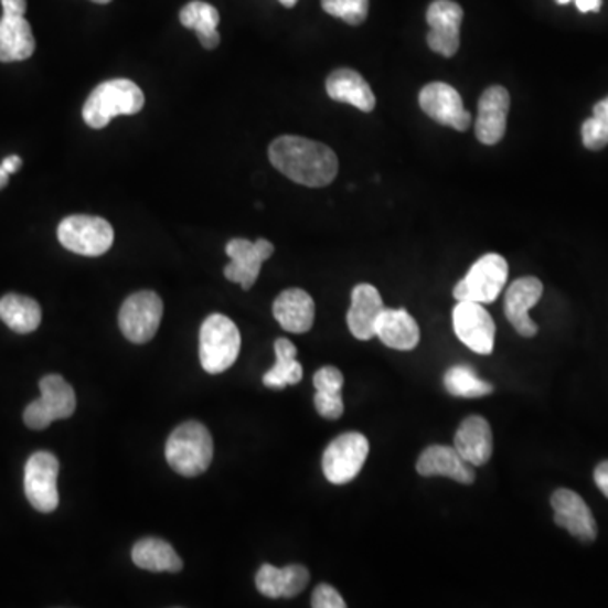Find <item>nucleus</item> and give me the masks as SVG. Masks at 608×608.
Instances as JSON below:
<instances>
[{
  "label": "nucleus",
  "mask_w": 608,
  "mask_h": 608,
  "mask_svg": "<svg viewBox=\"0 0 608 608\" xmlns=\"http://www.w3.org/2000/svg\"><path fill=\"white\" fill-rule=\"evenodd\" d=\"M321 8L346 24L359 25L367 19L369 0H321Z\"/></svg>",
  "instance_id": "31"
},
{
  "label": "nucleus",
  "mask_w": 608,
  "mask_h": 608,
  "mask_svg": "<svg viewBox=\"0 0 608 608\" xmlns=\"http://www.w3.org/2000/svg\"><path fill=\"white\" fill-rule=\"evenodd\" d=\"M314 407L320 413L321 418L324 419H340L342 418L343 399L342 394L340 396H327V394H314Z\"/></svg>",
  "instance_id": "34"
},
{
  "label": "nucleus",
  "mask_w": 608,
  "mask_h": 608,
  "mask_svg": "<svg viewBox=\"0 0 608 608\" xmlns=\"http://www.w3.org/2000/svg\"><path fill=\"white\" fill-rule=\"evenodd\" d=\"M180 21L188 30H193L205 50H215L220 44V34L216 25L220 14L212 4L203 0H193L184 6L180 12Z\"/></svg>",
  "instance_id": "27"
},
{
  "label": "nucleus",
  "mask_w": 608,
  "mask_h": 608,
  "mask_svg": "<svg viewBox=\"0 0 608 608\" xmlns=\"http://www.w3.org/2000/svg\"><path fill=\"white\" fill-rule=\"evenodd\" d=\"M145 94L126 78L100 83L83 105V120L92 129H104L117 116H134L145 107Z\"/></svg>",
  "instance_id": "2"
},
{
  "label": "nucleus",
  "mask_w": 608,
  "mask_h": 608,
  "mask_svg": "<svg viewBox=\"0 0 608 608\" xmlns=\"http://www.w3.org/2000/svg\"><path fill=\"white\" fill-rule=\"evenodd\" d=\"M36 50L33 30L24 15L2 14L0 19V62H24Z\"/></svg>",
  "instance_id": "25"
},
{
  "label": "nucleus",
  "mask_w": 608,
  "mask_h": 608,
  "mask_svg": "<svg viewBox=\"0 0 608 608\" xmlns=\"http://www.w3.org/2000/svg\"><path fill=\"white\" fill-rule=\"evenodd\" d=\"M0 320L15 333H33L41 324V308L33 298L6 295L0 299Z\"/></svg>",
  "instance_id": "28"
},
{
  "label": "nucleus",
  "mask_w": 608,
  "mask_h": 608,
  "mask_svg": "<svg viewBox=\"0 0 608 608\" xmlns=\"http://www.w3.org/2000/svg\"><path fill=\"white\" fill-rule=\"evenodd\" d=\"M41 399L34 401L24 410L28 428L46 429L58 419L73 416L76 409V396L72 385L62 375L51 374L41 378Z\"/></svg>",
  "instance_id": "7"
},
{
  "label": "nucleus",
  "mask_w": 608,
  "mask_h": 608,
  "mask_svg": "<svg viewBox=\"0 0 608 608\" xmlns=\"http://www.w3.org/2000/svg\"><path fill=\"white\" fill-rule=\"evenodd\" d=\"M0 166H2L9 174H14L18 173L19 168H21L22 159L19 158V156L12 154L9 156V158H6Z\"/></svg>",
  "instance_id": "40"
},
{
  "label": "nucleus",
  "mask_w": 608,
  "mask_h": 608,
  "mask_svg": "<svg viewBox=\"0 0 608 608\" xmlns=\"http://www.w3.org/2000/svg\"><path fill=\"white\" fill-rule=\"evenodd\" d=\"M166 460L183 477L202 476L213 460V439L202 423L178 426L166 441Z\"/></svg>",
  "instance_id": "3"
},
{
  "label": "nucleus",
  "mask_w": 608,
  "mask_h": 608,
  "mask_svg": "<svg viewBox=\"0 0 608 608\" xmlns=\"http://www.w3.org/2000/svg\"><path fill=\"white\" fill-rule=\"evenodd\" d=\"M375 337H378V340L390 349L407 352L419 345L422 331L416 320L406 310L384 308L375 323Z\"/></svg>",
  "instance_id": "23"
},
{
  "label": "nucleus",
  "mask_w": 608,
  "mask_h": 608,
  "mask_svg": "<svg viewBox=\"0 0 608 608\" xmlns=\"http://www.w3.org/2000/svg\"><path fill=\"white\" fill-rule=\"evenodd\" d=\"M225 253L232 259V263L224 269L225 278L228 281L237 282L242 289L247 291L256 285L264 260L273 256L274 245L266 238H259L256 242L247 241V238H234L228 242Z\"/></svg>",
  "instance_id": "12"
},
{
  "label": "nucleus",
  "mask_w": 608,
  "mask_h": 608,
  "mask_svg": "<svg viewBox=\"0 0 608 608\" xmlns=\"http://www.w3.org/2000/svg\"><path fill=\"white\" fill-rule=\"evenodd\" d=\"M455 450L473 467H482L492 457L493 436L482 416H468L455 433Z\"/></svg>",
  "instance_id": "20"
},
{
  "label": "nucleus",
  "mask_w": 608,
  "mask_h": 608,
  "mask_svg": "<svg viewBox=\"0 0 608 608\" xmlns=\"http://www.w3.org/2000/svg\"><path fill=\"white\" fill-rule=\"evenodd\" d=\"M543 289V282L540 279L526 276V278L515 279L505 292V317L524 339L536 337L537 324L531 320L530 311L540 302Z\"/></svg>",
  "instance_id": "16"
},
{
  "label": "nucleus",
  "mask_w": 608,
  "mask_h": 608,
  "mask_svg": "<svg viewBox=\"0 0 608 608\" xmlns=\"http://www.w3.org/2000/svg\"><path fill=\"white\" fill-rule=\"evenodd\" d=\"M162 301L154 291L129 296L120 308L119 327L129 342L148 343L161 324Z\"/></svg>",
  "instance_id": "10"
},
{
  "label": "nucleus",
  "mask_w": 608,
  "mask_h": 608,
  "mask_svg": "<svg viewBox=\"0 0 608 608\" xmlns=\"http://www.w3.org/2000/svg\"><path fill=\"white\" fill-rule=\"evenodd\" d=\"M269 159L276 170L302 186H328L339 174L335 152L305 137H278L269 146Z\"/></svg>",
  "instance_id": "1"
},
{
  "label": "nucleus",
  "mask_w": 608,
  "mask_h": 608,
  "mask_svg": "<svg viewBox=\"0 0 608 608\" xmlns=\"http://www.w3.org/2000/svg\"><path fill=\"white\" fill-rule=\"evenodd\" d=\"M594 117L600 120L601 124H605V126H608V97L595 105Z\"/></svg>",
  "instance_id": "39"
},
{
  "label": "nucleus",
  "mask_w": 608,
  "mask_h": 608,
  "mask_svg": "<svg viewBox=\"0 0 608 608\" xmlns=\"http://www.w3.org/2000/svg\"><path fill=\"white\" fill-rule=\"evenodd\" d=\"M311 607L313 608H345L346 604L342 595L331 587V585H318L311 597Z\"/></svg>",
  "instance_id": "35"
},
{
  "label": "nucleus",
  "mask_w": 608,
  "mask_h": 608,
  "mask_svg": "<svg viewBox=\"0 0 608 608\" xmlns=\"http://www.w3.org/2000/svg\"><path fill=\"white\" fill-rule=\"evenodd\" d=\"M509 107H511V95L501 85L483 92L476 120L477 139L482 145L493 146L502 141L508 129Z\"/></svg>",
  "instance_id": "17"
},
{
  "label": "nucleus",
  "mask_w": 608,
  "mask_h": 608,
  "mask_svg": "<svg viewBox=\"0 0 608 608\" xmlns=\"http://www.w3.org/2000/svg\"><path fill=\"white\" fill-rule=\"evenodd\" d=\"M445 390L455 397L473 399V397L489 396L493 393V385L482 381L477 372L468 365H455L445 372Z\"/></svg>",
  "instance_id": "30"
},
{
  "label": "nucleus",
  "mask_w": 608,
  "mask_h": 608,
  "mask_svg": "<svg viewBox=\"0 0 608 608\" xmlns=\"http://www.w3.org/2000/svg\"><path fill=\"white\" fill-rule=\"evenodd\" d=\"M509 278V264L501 254H486L480 257L467 276L455 286L457 301H473L490 305L504 289Z\"/></svg>",
  "instance_id": "5"
},
{
  "label": "nucleus",
  "mask_w": 608,
  "mask_h": 608,
  "mask_svg": "<svg viewBox=\"0 0 608 608\" xmlns=\"http://www.w3.org/2000/svg\"><path fill=\"white\" fill-rule=\"evenodd\" d=\"M594 477L598 489H600L601 493L608 499V460L601 461V463L595 468Z\"/></svg>",
  "instance_id": "36"
},
{
  "label": "nucleus",
  "mask_w": 608,
  "mask_h": 608,
  "mask_svg": "<svg viewBox=\"0 0 608 608\" xmlns=\"http://www.w3.org/2000/svg\"><path fill=\"white\" fill-rule=\"evenodd\" d=\"M92 2H95V4H108V2H113V0H92Z\"/></svg>",
  "instance_id": "43"
},
{
  "label": "nucleus",
  "mask_w": 608,
  "mask_h": 608,
  "mask_svg": "<svg viewBox=\"0 0 608 608\" xmlns=\"http://www.w3.org/2000/svg\"><path fill=\"white\" fill-rule=\"evenodd\" d=\"M241 352L237 324L224 314H210L200 328V362L209 374L231 369Z\"/></svg>",
  "instance_id": "4"
},
{
  "label": "nucleus",
  "mask_w": 608,
  "mask_h": 608,
  "mask_svg": "<svg viewBox=\"0 0 608 608\" xmlns=\"http://www.w3.org/2000/svg\"><path fill=\"white\" fill-rule=\"evenodd\" d=\"M416 470L422 477H447L465 486L476 482L473 465L468 463L455 447L445 445L426 448L419 457Z\"/></svg>",
  "instance_id": "18"
},
{
  "label": "nucleus",
  "mask_w": 608,
  "mask_h": 608,
  "mask_svg": "<svg viewBox=\"0 0 608 608\" xmlns=\"http://www.w3.org/2000/svg\"><path fill=\"white\" fill-rule=\"evenodd\" d=\"M310 584V572L301 565L276 568L273 565L260 566L256 575L257 590L267 598H292L301 594Z\"/></svg>",
  "instance_id": "22"
},
{
  "label": "nucleus",
  "mask_w": 608,
  "mask_h": 608,
  "mask_svg": "<svg viewBox=\"0 0 608 608\" xmlns=\"http://www.w3.org/2000/svg\"><path fill=\"white\" fill-rule=\"evenodd\" d=\"M2 4V14H15L24 15L25 9H28V2L25 0H0Z\"/></svg>",
  "instance_id": "37"
},
{
  "label": "nucleus",
  "mask_w": 608,
  "mask_h": 608,
  "mask_svg": "<svg viewBox=\"0 0 608 608\" xmlns=\"http://www.w3.org/2000/svg\"><path fill=\"white\" fill-rule=\"evenodd\" d=\"M274 352H276V365L264 374V385L269 390H285L286 385L301 382L302 367L296 361L298 350L295 343L289 342L288 339H278L274 343Z\"/></svg>",
  "instance_id": "29"
},
{
  "label": "nucleus",
  "mask_w": 608,
  "mask_h": 608,
  "mask_svg": "<svg viewBox=\"0 0 608 608\" xmlns=\"http://www.w3.org/2000/svg\"><path fill=\"white\" fill-rule=\"evenodd\" d=\"M60 461L50 451L31 455L24 468V492L28 501L43 514L56 511L58 493Z\"/></svg>",
  "instance_id": "9"
},
{
  "label": "nucleus",
  "mask_w": 608,
  "mask_h": 608,
  "mask_svg": "<svg viewBox=\"0 0 608 608\" xmlns=\"http://www.w3.org/2000/svg\"><path fill=\"white\" fill-rule=\"evenodd\" d=\"M551 508L555 511L556 526L568 531L582 543H594L597 540V521L587 502L568 489H558L551 495Z\"/></svg>",
  "instance_id": "15"
},
{
  "label": "nucleus",
  "mask_w": 608,
  "mask_h": 608,
  "mask_svg": "<svg viewBox=\"0 0 608 608\" xmlns=\"http://www.w3.org/2000/svg\"><path fill=\"white\" fill-rule=\"evenodd\" d=\"M279 2L288 9L295 8L298 4V0H279Z\"/></svg>",
  "instance_id": "42"
},
{
  "label": "nucleus",
  "mask_w": 608,
  "mask_h": 608,
  "mask_svg": "<svg viewBox=\"0 0 608 608\" xmlns=\"http://www.w3.org/2000/svg\"><path fill=\"white\" fill-rule=\"evenodd\" d=\"M314 390L327 396H340L343 387V374L337 367H323L314 374Z\"/></svg>",
  "instance_id": "32"
},
{
  "label": "nucleus",
  "mask_w": 608,
  "mask_h": 608,
  "mask_svg": "<svg viewBox=\"0 0 608 608\" xmlns=\"http://www.w3.org/2000/svg\"><path fill=\"white\" fill-rule=\"evenodd\" d=\"M58 241L66 250L78 256H104L113 247L114 228L100 216H66L58 227Z\"/></svg>",
  "instance_id": "6"
},
{
  "label": "nucleus",
  "mask_w": 608,
  "mask_h": 608,
  "mask_svg": "<svg viewBox=\"0 0 608 608\" xmlns=\"http://www.w3.org/2000/svg\"><path fill=\"white\" fill-rule=\"evenodd\" d=\"M458 340L480 355H490L495 345V323L480 302L458 301L454 310Z\"/></svg>",
  "instance_id": "11"
},
{
  "label": "nucleus",
  "mask_w": 608,
  "mask_h": 608,
  "mask_svg": "<svg viewBox=\"0 0 608 608\" xmlns=\"http://www.w3.org/2000/svg\"><path fill=\"white\" fill-rule=\"evenodd\" d=\"M558 4L565 6L572 0H556ZM579 12H598L601 9V0H575Z\"/></svg>",
  "instance_id": "38"
},
{
  "label": "nucleus",
  "mask_w": 608,
  "mask_h": 608,
  "mask_svg": "<svg viewBox=\"0 0 608 608\" xmlns=\"http://www.w3.org/2000/svg\"><path fill=\"white\" fill-rule=\"evenodd\" d=\"M274 318L289 333H307L314 323V301L299 288L286 289L273 305Z\"/></svg>",
  "instance_id": "21"
},
{
  "label": "nucleus",
  "mask_w": 608,
  "mask_h": 608,
  "mask_svg": "<svg viewBox=\"0 0 608 608\" xmlns=\"http://www.w3.org/2000/svg\"><path fill=\"white\" fill-rule=\"evenodd\" d=\"M9 177H11V174H9L8 171H6L2 166H0V190L8 186Z\"/></svg>",
  "instance_id": "41"
},
{
  "label": "nucleus",
  "mask_w": 608,
  "mask_h": 608,
  "mask_svg": "<svg viewBox=\"0 0 608 608\" xmlns=\"http://www.w3.org/2000/svg\"><path fill=\"white\" fill-rule=\"evenodd\" d=\"M369 457V439L361 433H345L328 445L323 454V473L328 482L345 486L362 472Z\"/></svg>",
  "instance_id": "8"
},
{
  "label": "nucleus",
  "mask_w": 608,
  "mask_h": 608,
  "mask_svg": "<svg viewBox=\"0 0 608 608\" xmlns=\"http://www.w3.org/2000/svg\"><path fill=\"white\" fill-rule=\"evenodd\" d=\"M132 562L139 568L154 573H177L183 569V559L178 556L174 547L158 537H146L134 544Z\"/></svg>",
  "instance_id": "26"
},
{
  "label": "nucleus",
  "mask_w": 608,
  "mask_h": 608,
  "mask_svg": "<svg viewBox=\"0 0 608 608\" xmlns=\"http://www.w3.org/2000/svg\"><path fill=\"white\" fill-rule=\"evenodd\" d=\"M327 94L331 100L353 105L362 113H372L375 107L371 85L355 70L342 68L331 73L327 79Z\"/></svg>",
  "instance_id": "24"
},
{
  "label": "nucleus",
  "mask_w": 608,
  "mask_h": 608,
  "mask_svg": "<svg viewBox=\"0 0 608 608\" xmlns=\"http://www.w3.org/2000/svg\"><path fill=\"white\" fill-rule=\"evenodd\" d=\"M429 24L428 46L435 53L451 58L460 47V25L463 9L454 0H435L426 12Z\"/></svg>",
  "instance_id": "14"
},
{
  "label": "nucleus",
  "mask_w": 608,
  "mask_h": 608,
  "mask_svg": "<svg viewBox=\"0 0 608 608\" xmlns=\"http://www.w3.org/2000/svg\"><path fill=\"white\" fill-rule=\"evenodd\" d=\"M381 292L372 285H359L352 291V305L346 314L352 335L356 340H372L375 337V323L384 311Z\"/></svg>",
  "instance_id": "19"
},
{
  "label": "nucleus",
  "mask_w": 608,
  "mask_h": 608,
  "mask_svg": "<svg viewBox=\"0 0 608 608\" xmlns=\"http://www.w3.org/2000/svg\"><path fill=\"white\" fill-rule=\"evenodd\" d=\"M582 137H584L585 148L590 151H601L608 146V126L590 117L582 126Z\"/></svg>",
  "instance_id": "33"
},
{
  "label": "nucleus",
  "mask_w": 608,
  "mask_h": 608,
  "mask_svg": "<svg viewBox=\"0 0 608 608\" xmlns=\"http://www.w3.org/2000/svg\"><path fill=\"white\" fill-rule=\"evenodd\" d=\"M419 105L426 116L441 126H450L463 132L472 124V116L463 107L460 94L448 83L433 82L425 85L419 94Z\"/></svg>",
  "instance_id": "13"
}]
</instances>
